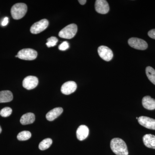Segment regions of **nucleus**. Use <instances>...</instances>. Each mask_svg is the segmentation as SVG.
Masks as SVG:
<instances>
[{
    "label": "nucleus",
    "instance_id": "nucleus-28",
    "mask_svg": "<svg viewBox=\"0 0 155 155\" xmlns=\"http://www.w3.org/2000/svg\"><path fill=\"white\" fill-rule=\"evenodd\" d=\"M138 118H137V117H136V119H138Z\"/></svg>",
    "mask_w": 155,
    "mask_h": 155
},
{
    "label": "nucleus",
    "instance_id": "nucleus-12",
    "mask_svg": "<svg viewBox=\"0 0 155 155\" xmlns=\"http://www.w3.org/2000/svg\"><path fill=\"white\" fill-rule=\"evenodd\" d=\"M89 130L88 127L85 125H81L78 128L76 136L78 140H84L88 137Z\"/></svg>",
    "mask_w": 155,
    "mask_h": 155
},
{
    "label": "nucleus",
    "instance_id": "nucleus-11",
    "mask_svg": "<svg viewBox=\"0 0 155 155\" xmlns=\"http://www.w3.org/2000/svg\"><path fill=\"white\" fill-rule=\"evenodd\" d=\"M77 89V84L73 81L65 82L61 87V91L63 94L69 95L73 93Z\"/></svg>",
    "mask_w": 155,
    "mask_h": 155
},
{
    "label": "nucleus",
    "instance_id": "nucleus-1",
    "mask_svg": "<svg viewBox=\"0 0 155 155\" xmlns=\"http://www.w3.org/2000/svg\"><path fill=\"white\" fill-rule=\"evenodd\" d=\"M110 147L113 152L116 155H128L127 145L122 139H113L110 142Z\"/></svg>",
    "mask_w": 155,
    "mask_h": 155
},
{
    "label": "nucleus",
    "instance_id": "nucleus-10",
    "mask_svg": "<svg viewBox=\"0 0 155 155\" xmlns=\"http://www.w3.org/2000/svg\"><path fill=\"white\" fill-rule=\"evenodd\" d=\"M96 11L101 14H106L110 10V7L105 0H97L95 4Z\"/></svg>",
    "mask_w": 155,
    "mask_h": 155
},
{
    "label": "nucleus",
    "instance_id": "nucleus-4",
    "mask_svg": "<svg viewBox=\"0 0 155 155\" xmlns=\"http://www.w3.org/2000/svg\"><path fill=\"white\" fill-rule=\"evenodd\" d=\"M37 55V52L35 50L32 49L26 48L20 50L15 57L22 60L32 61L36 59Z\"/></svg>",
    "mask_w": 155,
    "mask_h": 155
},
{
    "label": "nucleus",
    "instance_id": "nucleus-20",
    "mask_svg": "<svg viewBox=\"0 0 155 155\" xmlns=\"http://www.w3.org/2000/svg\"><path fill=\"white\" fill-rule=\"evenodd\" d=\"M31 133L30 131L24 130V131H21L20 133L18 134L17 138L18 140L24 141V140H26L30 139L31 137Z\"/></svg>",
    "mask_w": 155,
    "mask_h": 155
},
{
    "label": "nucleus",
    "instance_id": "nucleus-14",
    "mask_svg": "<svg viewBox=\"0 0 155 155\" xmlns=\"http://www.w3.org/2000/svg\"><path fill=\"white\" fill-rule=\"evenodd\" d=\"M144 144L148 148L155 149V135L147 134L143 137Z\"/></svg>",
    "mask_w": 155,
    "mask_h": 155
},
{
    "label": "nucleus",
    "instance_id": "nucleus-19",
    "mask_svg": "<svg viewBox=\"0 0 155 155\" xmlns=\"http://www.w3.org/2000/svg\"><path fill=\"white\" fill-rule=\"evenodd\" d=\"M52 140L51 138H46L43 140L39 145V149L41 150L48 149L51 145Z\"/></svg>",
    "mask_w": 155,
    "mask_h": 155
},
{
    "label": "nucleus",
    "instance_id": "nucleus-6",
    "mask_svg": "<svg viewBox=\"0 0 155 155\" xmlns=\"http://www.w3.org/2000/svg\"><path fill=\"white\" fill-rule=\"evenodd\" d=\"M128 43L131 47L140 50H145L148 48L147 42L142 39L131 38L128 41Z\"/></svg>",
    "mask_w": 155,
    "mask_h": 155
},
{
    "label": "nucleus",
    "instance_id": "nucleus-8",
    "mask_svg": "<svg viewBox=\"0 0 155 155\" xmlns=\"http://www.w3.org/2000/svg\"><path fill=\"white\" fill-rule=\"evenodd\" d=\"M38 83V78L34 76L25 77L22 82V86L26 89L31 90L36 87Z\"/></svg>",
    "mask_w": 155,
    "mask_h": 155
},
{
    "label": "nucleus",
    "instance_id": "nucleus-13",
    "mask_svg": "<svg viewBox=\"0 0 155 155\" xmlns=\"http://www.w3.org/2000/svg\"><path fill=\"white\" fill-rule=\"evenodd\" d=\"M142 103L143 107L147 110H154L155 109V100L149 96L143 97Z\"/></svg>",
    "mask_w": 155,
    "mask_h": 155
},
{
    "label": "nucleus",
    "instance_id": "nucleus-7",
    "mask_svg": "<svg viewBox=\"0 0 155 155\" xmlns=\"http://www.w3.org/2000/svg\"><path fill=\"white\" fill-rule=\"evenodd\" d=\"M100 57L106 61H110L113 59L114 54L112 50L105 46H101L98 48Z\"/></svg>",
    "mask_w": 155,
    "mask_h": 155
},
{
    "label": "nucleus",
    "instance_id": "nucleus-22",
    "mask_svg": "<svg viewBox=\"0 0 155 155\" xmlns=\"http://www.w3.org/2000/svg\"><path fill=\"white\" fill-rule=\"evenodd\" d=\"M58 42V39L55 37H51L47 39L46 45L48 47H53L57 45Z\"/></svg>",
    "mask_w": 155,
    "mask_h": 155
},
{
    "label": "nucleus",
    "instance_id": "nucleus-18",
    "mask_svg": "<svg viewBox=\"0 0 155 155\" xmlns=\"http://www.w3.org/2000/svg\"><path fill=\"white\" fill-rule=\"evenodd\" d=\"M146 73L149 80L155 85V70L153 67H147L146 69Z\"/></svg>",
    "mask_w": 155,
    "mask_h": 155
},
{
    "label": "nucleus",
    "instance_id": "nucleus-5",
    "mask_svg": "<svg viewBox=\"0 0 155 155\" xmlns=\"http://www.w3.org/2000/svg\"><path fill=\"white\" fill-rule=\"evenodd\" d=\"M49 22L47 19H41L32 25L30 28L31 32L34 34L40 33L47 28Z\"/></svg>",
    "mask_w": 155,
    "mask_h": 155
},
{
    "label": "nucleus",
    "instance_id": "nucleus-16",
    "mask_svg": "<svg viewBox=\"0 0 155 155\" xmlns=\"http://www.w3.org/2000/svg\"><path fill=\"white\" fill-rule=\"evenodd\" d=\"M35 120V116L34 114L31 113H27L24 114L20 119V123L23 125H28L32 124Z\"/></svg>",
    "mask_w": 155,
    "mask_h": 155
},
{
    "label": "nucleus",
    "instance_id": "nucleus-27",
    "mask_svg": "<svg viewBox=\"0 0 155 155\" xmlns=\"http://www.w3.org/2000/svg\"><path fill=\"white\" fill-rule=\"evenodd\" d=\"M2 127H1V126H0V134L1 133V132H2Z\"/></svg>",
    "mask_w": 155,
    "mask_h": 155
},
{
    "label": "nucleus",
    "instance_id": "nucleus-15",
    "mask_svg": "<svg viewBox=\"0 0 155 155\" xmlns=\"http://www.w3.org/2000/svg\"><path fill=\"white\" fill-rule=\"evenodd\" d=\"M63 112V108L57 107L51 110L48 112L46 117L48 120L49 121H52L60 116Z\"/></svg>",
    "mask_w": 155,
    "mask_h": 155
},
{
    "label": "nucleus",
    "instance_id": "nucleus-26",
    "mask_svg": "<svg viewBox=\"0 0 155 155\" xmlns=\"http://www.w3.org/2000/svg\"><path fill=\"white\" fill-rule=\"evenodd\" d=\"M78 2L81 5H84L86 3L87 1L86 0H79V1H78Z\"/></svg>",
    "mask_w": 155,
    "mask_h": 155
},
{
    "label": "nucleus",
    "instance_id": "nucleus-3",
    "mask_svg": "<svg viewBox=\"0 0 155 155\" xmlns=\"http://www.w3.org/2000/svg\"><path fill=\"white\" fill-rule=\"evenodd\" d=\"M77 26L76 24H70L63 28L59 32V36L63 38H73L77 33Z\"/></svg>",
    "mask_w": 155,
    "mask_h": 155
},
{
    "label": "nucleus",
    "instance_id": "nucleus-17",
    "mask_svg": "<svg viewBox=\"0 0 155 155\" xmlns=\"http://www.w3.org/2000/svg\"><path fill=\"white\" fill-rule=\"evenodd\" d=\"M13 99V94L11 91H0V103L9 102Z\"/></svg>",
    "mask_w": 155,
    "mask_h": 155
},
{
    "label": "nucleus",
    "instance_id": "nucleus-23",
    "mask_svg": "<svg viewBox=\"0 0 155 155\" xmlns=\"http://www.w3.org/2000/svg\"><path fill=\"white\" fill-rule=\"evenodd\" d=\"M69 48V44L67 41H64L59 46V49L61 51H66Z\"/></svg>",
    "mask_w": 155,
    "mask_h": 155
},
{
    "label": "nucleus",
    "instance_id": "nucleus-9",
    "mask_svg": "<svg viewBox=\"0 0 155 155\" xmlns=\"http://www.w3.org/2000/svg\"><path fill=\"white\" fill-rule=\"evenodd\" d=\"M139 123L142 126L151 130H155V119L147 116H141L139 117Z\"/></svg>",
    "mask_w": 155,
    "mask_h": 155
},
{
    "label": "nucleus",
    "instance_id": "nucleus-21",
    "mask_svg": "<svg viewBox=\"0 0 155 155\" xmlns=\"http://www.w3.org/2000/svg\"><path fill=\"white\" fill-rule=\"evenodd\" d=\"M12 113V110L9 107L3 108L0 111V115L3 117H8Z\"/></svg>",
    "mask_w": 155,
    "mask_h": 155
},
{
    "label": "nucleus",
    "instance_id": "nucleus-2",
    "mask_svg": "<svg viewBox=\"0 0 155 155\" xmlns=\"http://www.w3.org/2000/svg\"><path fill=\"white\" fill-rule=\"evenodd\" d=\"M27 11V6L24 3H17L11 9V14L14 19H21L24 17Z\"/></svg>",
    "mask_w": 155,
    "mask_h": 155
},
{
    "label": "nucleus",
    "instance_id": "nucleus-25",
    "mask_svg": "<svg viewBox=\"0 0 155 155\" xmlns=\"http://www.w3.org/2000/svg\"><path fill=\"white\" fill-rule=\"evenodd\" d=\"M8 22L9 18L8 17H5L2 22V25L3 26H6V25H8Z\"/></svg>",
    "mask_w": 155,
    "mask_h": 155
},
{
    "label": "nucleus",
    "instance_id": "nucleus-24",
    "mask_svg": "<svg viewBox=\"0 0 155 155\" xmlns=\"http://www.w3.org/2000/svg\"><path fill=\"white\" fill-rule=\"evenodd\" d=\"M148 35L151 38L155 39V29L150 30L148 33Z\"/></svg>",
    "mask_w": 155,
    "mask_h": 155
}]
</instances>
